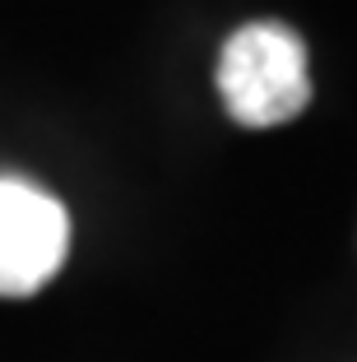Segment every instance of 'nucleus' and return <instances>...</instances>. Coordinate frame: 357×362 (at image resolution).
<instances>
[{"instance_id": "nucleus-1", "label": "nucleus", "mask_w": 357, "mask_h": 362, "mask_svg": "<svg viewBox=\"0 0 357 362\" xmlns=\"http://www.w3.org/2000/svg\"><path fill=\"white\" fill-rule=\"evenodd\" d=\"M218 93L237 126L269 130L302 117L311 103V65L297 28L260 19L237 28L218 56Z\"/></svg>"}, {"instance_id": "nucleus-2", "label": "nucleus", "mask_w": 357, "mask_h": 362, "mask_svg": "<svg viewBox=\"0 0 357 362\" xmlns=\"http://www.w3.org/2000/svg\"><path fill=\"white\" fill-rule=\"evenodd\" d=\"M70 218L56 195L0 177V298H28L65 265Z\"/></svg>"}]
</instances>
